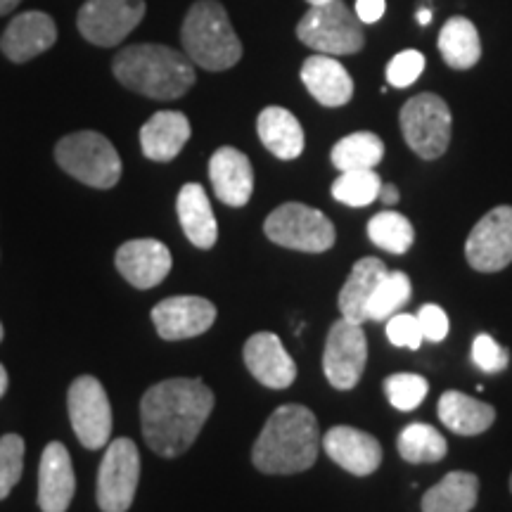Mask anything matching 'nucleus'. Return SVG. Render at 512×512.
<instances>
[{"mask_svg":"<svg viewBox=\"0 0 512 512\" xmlns=\"http://www.w3.org/2000/svg\"><path fill=\"white\" fill-rule=\"evenodd\" d=\"M430 392V382L415 373H396L384 380V394L396 411H415Z\"/></svg>","mask_w":512,"mask_h":512,"instance_id":"34","label":"nucleus"},{"mask_svg":"<svg viewBox=\"0 0 512 512\" xmlns=\"http://www.w3.org/2000/svg\"><path fill=\"white\" fill-rule=\"evenodd\" d=\"M24 470V439L19 434L0 437V501L10 496Z\"/></svg>","mask_w":512,"mask_h":512,"instance_id":"35","label":"nucleus"},{"mask_svg":"<svg viewBox=\"0 0 512 512\" xmlns=\"http://www.w3.org/2000/svg\"><path fill=\"white\" fill-rule=\"evenodd\" d=\"M306 3L313 8V5H328V3H332V0H306Z\"/></svg>","mask_w":512,"mask_h":512,"instance_id":"45","label":"nucleus"},{"mask_svg":"<svg viewBox=\"0 0 512 512\" xmlns=\"http://www.w3.org/2000/svg\"><path fill=\"white\" fill-rule=\"evenodd\" d=\"M465 259L479 273H498L512 264V207L484 214L465 242Z\"/></svg>","mask_w":512,"mask_h":512,"instance_id":"13","label":"nucleus"},{"mask_svg":"<svg viewBox=\"0 0 512 512\" xmlns=\"http://www.w3.org/2000/svg\"><path fill=\"white\" fill-rule=\"evenodd\" d=\"M140 479V453L131 439L121 437L107 444L98 470V505L102 512H126L136 498Z\"/></svg>","mask_w":512,"mask_h":512,"instance_id":"10","label":"nucleus"},{"mask_svg":"<svg viewBox=\"0 0 512 512\" xmlns=\"http://www.w3.org/2000/svg\"><path fill=\"white\" fill-rule=\"evenodd\" d=\"M422 69H425V55L418 50H403L394 55L387 64V81L394 88H408L420 79Z\"/></svg>","mask_w":512,"mask_h":512,"instance_id":"37","label":"nucleus"},{"mask_svg":"<svg viewBox=\"0 0 512 512\" xmlns=\"http://www.w3.org/2000/svg\"><path fill=\"white\" fill-rule=\"evenodd\" d=\"M5 392H8V370H5L3 363H0V399H3Z\"/></svg>","mask_w":512,"mask_h":512,"instance_id":"43","label":"nucleus"},{"mask_svg":"<svg viewBox=\"0 0 512 512\" xmlns=\"http://www.w3.org/2000/svg\"><path fill=\"white\" fill-rule=\"evenodd\" d=\"M145 17V0H88L76 24L88 43L100 48L119 46Z\"/></svg>","mask_w":512,"mask_h":512,"instance_id":"12","label":"nucleus"},{"mask_svg":"<svg viewBox=\"0 0 512 512\" xmlns=\"http://www.w3.org/2000/svg\"><path fill=\"white\" fill-rule=\"evenodd\" d=\"M323 448L332 463H337L349 475L368 477L382 465V446L373 434L349 425H337L325 432Z\"/></svg>","mask_w":512,"mask_h":512,"instance_id":"16","label":"nucleus"},{"mask_svg":"<svg viewBox=\"0 0 512 512\" xmlns=\"http://www.w3.org/2000/svg\"><path fill=\"white\" fill-rule=\"evenodd\" d=\"M403 138L420 159H439L451 143V110L439 95L420 93L401 107Z\"/></svg>","mask_w":512,"mask_h":512,"instance_id":"8","label":"nucleus"},{"mask_svg":"<svg viewBox=\"0 0 512 512\" xmlns=\"http://www.w3.org/2000/svg\"><path fill=\"white\" fill-rule=\"evenodd\" d=\"M245 366L254 380L268 389H287L297 380V363L287 354L283 339L273 332H256L245 342L242 349Z\"/></svg>","mask_w":512,"mask_h":512,"instance_id":"15","label":"nucleus"},{"mask_svg":"<svg viewBox=\"0 0 512 512\" xmlns=\"http://www.w3.org/2000/svg\"><path fill=\"white\" fill-rule=\"evenodd\" d=\"M387 339L394 344V347L413 349V351H418L420 344L425 342V337H422V330L418 325V318L411 316V313H394V316L387 320Z\"/></svg>","mask_w":512,"mask_h":512,"instance_id":"38","label":"nucleus"},{"mask_svg":"<svg viewBox=\"0 0 512 512\" xmlns=\"http://www.w3.org/2000/svg\"><path fill=\"white\" fill-rule=\"evenodd\" d=\"M256 131H259V138L266 150L278 159L290 162V159H297L304 152V128L285 107H266L259 114V121H256Z\"/></svg>","mask_w":512,"mask_h":512,"instance_id":"26","label":"nucleus"},{"mask_svg":"<svg viewBox=\"0 0 512 512\" xmlns=\"http://www.w3.org/2000/svg\"><path fill=\"white\" fill-rule=\"evenodd\" d=\"M384 0H356V17L361 19V24H375L380 22L384 15Z\"/></svg>","mask_w":512,"mask_h":512,"instance_id":"40","label":"nucleus"},{"mask_svg":"<svg viewBox=\"0 0 512 512\" xmlns=\"http://www.w3.org/2000/svg\"><path fill=\"white\" fill-rule=\"evenodd\" d=\"M510 491H512V475H510Z\"/></svg>","mask_w":512,"mask_h":512,"instance_id":"47","label":"nucleus"},{"mask_svg":"<svg viewBox=\"0 0 512 512\" xmlns=\"http://www.w3.org/2000/svg\"><path fill=\"white\" fill-rule=\"evenodd\" d=\"M418 325L422 330V337L427 339V342H444L448 337V330H451V323H448V316L446 311L441 309L437 304H425L422 309L418 311Z\"/></svg>","mask_w":512,"mask_h":512,"instance_id":"39","label":"nucleus"},{"mask_svg":"<svg viewBox=\"0 0 512 512\" xmlns=\"http://www.w3.org/2000/svg\"><path fill=\"white\" fill-rule=\"evenodd\" d=\"M387 275V266L377 256H363L358 259L354 268H351L347 283L339 290L337 304L342 311V318L351 320V323L363 325L368 320V304L377 285L382 283V278Z\"/></svg>","mask_w":512,"mask_h":512,"instance_id":"22","label":"nucleus"},{"mask_svg":"<svg viewBox=\"0 0 512 512\" xmlns=\"http://www.w3.org/2000/svg\"><path fill=\"white\" fill-rule=\"evenodd\" d=\"M174 259L164 242L140 238L124 242L117 252V271L138 290H150L169 275Z\"/></svg>","mask_w":512,"mask_h":512,"instance_id":"17","label":"nucleus"},{"mask_svg":"<svg viewBox=\"0 0 512 512\" xmlns=\"http://www.w3.org/2000/svg\"><path fill=\"white\" fill-rule=\"evenodd\" d=\"M19 3H22V0H0V17L10 15V12L15 10Z\"/></svg>","mask_w":512,"mask_h":512,"instance_id":"42","label":"nucleus"},{"mask_svg":"<svg viewBox=\"0 0 512 512\" xmlns=\"http://www.w3.org/2000/svg\"><path fill=\"white\" fill-rule=\"evenodd\" d=\"M302 81L313 98L323 107H342L354 95V81L342 62L330 55H313L304 62Z\"/></svg>","mask_w":512,"mask_h":512,"instance_id":"21","label":"nucleus"},{"mask_svg":"<svg viewBox=\"0 0 512 512\" xmlns=\"http://www.w3.org/2000/svg\"><path fill=\"white\" fill-rule=\"evenodd\" d=\"M214 411V392L202 380L174 377L150 387L140 401L143 437L164 458L183 456Z\"/></svg>","mask_w":512,"mask_h":512,"instance_id":"1","label":"nucleus"},{"mask_svg":"<svg viewBox=\"0 0 512 512\" xmlns=\"http://www.w3.org/2000/svg\"><path fill=\"white\" fill-rule=\"evenodd\" d=\"M399 456L406 463H439L446 458L448 444L437 427L427 425V422H411L406 425L396 439Z\"/></svg>","mask_w":512,"mask_h":512,"instance_id":"29","label":"nucleus"},{"mask_svg":"<svg viewBox=\"0 0 512 512\" xmlns=\"http://www.w3.org/2000/svg\"><path fill=\"white\" fill-rule=\"evenodd\" d=\"M368 238L384 252L406 254L413 247L415 228L399 211H380L368 221Z\"/></svg>","mask_w":512,"mask_h":512,"instance_id":"31","label":"nucleus"},{"mask_svg":"<svg viewBox=\"0 0 512 512\" xmlns=\"http://www.w3.org/2000/svg\"><path fill=\"white\" fill-rule=\"evenodd\" d=\"M181 41L192 64L207 72L235 67L242 57V43L219 0H197L185 15Z\"/></svg>","mask_w":512,"mask_h":512,"instance_id":"4","label":"nucleus"},{"mask_svg":"<svg viewBox=\"0 0 512 512\" xmlns=\"http://www.w3.org/2000/svg\"><path fill=\"white\" fill-rule=\"evenodd\" d=\"M190 121L183 112H157L140 128V147L152 162H171L190 140Z\"/></svg>","mask_w":512,"mask_h":512,"instance_id":"24","label":"nucleus"},{"mask_svg":"<svg viewBox=\"0 0 512 512\" xmlns=\"http://www.w3.org/2000/svg\"><path fill=\"white\" fill-rule=\"evenodd\" d=\"M69 420L79 441L91 451L107 446L112 439V403L105 387L93 375L76 377L67 394Z\"/></svg>","mask_w":512,"mask_h":512,"instance_id":"9","label":"nucleus"},{"mask_svg":"<svg viewBox=\"0 0 512 512\" xmlns=\"http://www.w3.org/2000/svg\"><path fill=\"white\" fill-rule=\"evenodd\" d=\"M437 411L446 430L460 437H477L496 422V408L491 403L456 392V389L441 394Z\"/></svg>","mask_w":512,"mask_h":512,"instance_id":"25","label":"nucleus"},{"mask_svg":"<svg viewBox=\"0 0 512 512\" xmlns=\"http://www.w3.org/2000/svg\"><path fill=\"white\" fill-rule=\"evenodd\" d=\"M112 69L121 86L152 100H176L195 86L190 57L152 43L124 48L114 57Z\"/></svg>","mask_w":512,"mask_h":512,"instance_id":"3","label":"nucleus"},{"mask_svg":"<svg viewBox=\"0 0 512 512\" xmlns=\"http://www.w3.org/2000/svg\"><path fill=\"white\" fill-rule=\"evenodd\" d=\"M55 159L69 176L91 188L110 190L121 178L119 152L102 133H69L57 143Z\"/></svg>","mask_w":512,"mask_h":512,"instance_id":"5","label":"nucleus"},{"mask_svg":"<svg viewBox=\"0 0 512 512\" xmlns=\"http://www.w3.org/2000/svg\"><path fill=\"white\" fill-rule=\"evenodd\" d=\"M297 36L304 46L320 55H354L366 46L361 19L342 0L328 5H313L297 27Z\"/></svg>","mask_w":512,"mask_h":512,"instance_id":"6","label":"nucleus"},{"mask_svg":"<svg viewBox=\"0 0 512 512\" xmlns=\"http://www.w3.org/2000/svg\"><path fill=\"white\" fill-rule=\"evenodd\" d=\"M382 181L373 169L342 171L335 183H332V197L347 207L361 209L380 200Z\"/></svg>","mask_w":512,"mask_h":512,"instance_id":"33","label":"nucleus"},{"mask_svg":"<svg viewBox=\"0 0 512 512\" xmlns=\"http://www.w3.org/2000/svg\"><path fill=\"white\" fill-rule=\"evenodd\" d=\"M264 233L275 245L309 254L328 252L337 240L328 216L302 202H287L273 209L264 223Z\"/></svg>","mask_w":512,"mask_h":512,"instance_id":"7","label":"nucleus"},{"mask_svg":"<svg viewBox=\"0 0 512 512\" xmlns=\"http://www.w3.org/2000/svg\"><path fill=\"white\" fill-rule=\"evenodd\" d=\"M399 188L392 183H382V190H380V200L382 204H387V207H394L396 202H399Z\"/></svg>","mask_w":512,"mask_h":512,"instance_id":"41","label":"nucleus"},{"mask_svg":"<svg viewBox=\"0 0 512 512\" xmlns=\"http://www.w3.org/2000/svg\"><path fill=\"white\" fill-rule=\"evenodd\" d=\"M216 320V306L204 297H169L152 309V323L159 337L178 342V339H190L204 335Z\"/></svg>","mask_w":512,"mask_h":512,"instance_id":"14","label":"nucleus"},{"mask_svg":"<svg viewBox=\"0 0 512 512\" xmlns=\"http://www.w3.org/2000/svg\"><path fill=\"white\" fill-rule=\"evenodd\" d=\"M76 491V477L67 446L50 441L38 467V505L43 512H67Z\"/></svg>","mask_w":512,"mask_h":512,"instance_id":"19","label":"nucleus"},{"mask_svg":"<svg viewBox=\"0 0 512 512\" xmlns=\"http://www.w3.org/2000/svg\"><path fill=\"white\" fill-rule=\"evenodd\" d=\"M413 285L403 271H387L368 304V320H389L411 302Z\"/></svg>","mask_w":512,"mask_h":512,"instance_id":"32","label":"nucleus"},{"mask_svg":"<svg viewBox=\"0 0 512 512\" xmlns=\"http://www.w3.org/2000/svg\"><path fill=\"white\" fill-rule=\"evenodd\" d=\"M439 53L451 69L465 72L472 69L482 57L479 31L467 17H451L439 31Z\"/></svg>","mask_w":512,"mask_h":512,"instance_id":"28","label":"nucleus"},{"mask_svg":"<svg viewBox=\"0 0 512 512\" xmlns=\"http://www.w3.org/2000/svg\"><path fill=\"white\" fill-rule=\"evenodd\" d=\"M332 164L339 171L375 169L384 159V143L380 136L370 131H358L342 138L330 152Z\"/></svg>","mask_w":512,"mask_h":512,"instance_id":"30","label":"nucleus"},{"mask_svg":"<svg viewBox=\"0 0 512 512\" xmlns=\"http://www.w3.org/2000/svg\"><path fill=\"white\" fill-rule=\"evenodd\" d=\"M368 363V339L363 325L339 318L332 323L323 351V373L332 387L349 392L361 382Z\"/></svg>","mask_w":512,"mask_h":512,"instance_id":"11","label":"nucleus"},{"mask_svg":"<svg viewBox=\"0 0 512 512\" xmlns=\"http://www.w3.org/2000/svg\"><path fill=\"white\" fill-rule=\"evenodd\" d=\"M209 178L216 197L228 207H245L252 200L254 171L245 152L235 147H219L209 162Z\"/></svg>","mask_w":512,"mask_h":512,"instance_id":"20","label":"nucleus"},{"mask_svg":"<svg viewBox=\"0 0 512 512\" xmlns=\"http://www.w3.org/2000/svg\"><path fill=\"white\" fill-rule=\"evenodd\" d=\"M57 41V24L46 12H22L0 36V50L8 60L22 64L46 53Z\"/></svg>","mask_w":512,"mask_h":512,"instance_id":"18","label":"nucleus"},{"mask_svg":"<svg viewBox=\"0 0 512 512\" xmlns=\"http://www.w3.org/2000/svg\"><path fill=\"white\" fill-rule=\"evenodd\" d=\"M430 19H432V10L430 8H420L418 10V22L422 24V27H427V24H430Z\"/></svg>","mask_w":512,"mask_h":512,"instance_id":"44","label":"nucleus"},{"mask_svg":"<svg viewBox=\"0 0 512 512\" xmlns=\"http://www.w3.org/2000/svg\"><path fill=\"white\" fill-rule=\"evenodd\" d=\"M472 361L477 363V368L482 370V373L494 375V373H503V370L508 368L510 354L508 349L501 347L494 337L482 332V335H477L475 342H472Z\"/></svg>","mask_w":512,"mask_h":512,"instance_id":"36","label":"nucleus"},{"mask_svg":"<svg viewBox=\"0 0 512 512\" xmlns=\"http://www.w3.org/2000/svg\"><path fill=\"white\" fill-rule=\"evenodd\" d=\"M479 496V477L472 472H448L422 496V512H472Z\"/></svg>","mask_w":512,"mask_h":512,"instance_id":"27","label":"nucleus"},{"mask_svg":"<svg viewBox=\"0 0 512 512\" xmlns=\"http://www.w3.org/2000/svg\"><path fill=\"white\" fill-rule=\"evenodd\" d=\"M178 221H181L185 238L197 249H211L219 240V223L207 197V190L200 183L183 185L178 192Z\"/></svg>","mask_w":512,"mask_h":512,"instance_id":"23","label":"nucleus"},{"mask_svg":"<svg viewBox=\"0 0 512 512\" xmlns=\"http://www.w3.org/2000/svg\"><path fill=\"white\" fill-rule=\"evenodd\" d=\"M0 339H3V325H0Z\"/></svg>","mask_w":512,"mask_h":512,"instance_id":"46","label":"nucleus"},{"mask_svg":"<svg viewBox=\"0 0 512 512\" xmlns=\"http://www.w3.org/2000/svg\"><path fill=\"white\" fill-rule=\"evenodd\" d=\"M318 451L316 415L299 403H285L273 411L254 441L252 463L264 475H297L316 465Z\"/></svg>","mask_w":512,"mask_h":512,"instance_id":"2","label":"nucleus"}]
</instances>
